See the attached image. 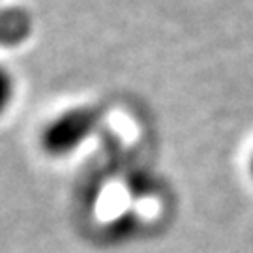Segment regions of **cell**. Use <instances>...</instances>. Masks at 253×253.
<instances>
[{"mask_svg": "<svg viewBox=\"0 0 253 253\" xmlns=\"http://www.w3.org/2000/svg\"><path fill=\"white\" fill-rule=\"evenodd\" d=\"M98 122V113L90 107H73L56 115L40 133V145L51 158H66L88 139Z\"/></svg>", "mask_w": 253, "mask_h": 253, "instance_id": "1", "label": "cell"}, {"mask_svg": "<svg viewBox=\"0 0 253 253\" xmlns=\"http://www.w3.org/2000/svg\"><path fill=\"white\" fill-rule=\"evenodd\" d=\"M17 98V81L9 68L0 64V118H4L13 107Z\"/></svg>", "mask_w": 253, "mask_h": 253, "instance_id": "2", "label": "cell"}, {"mask_svg": "<svg viewBox=\"0 0 253 253\" xmlns=\"http://www.w3.org/2000/svg\"><path fill=\"white\" fill-rule=\"evenodd\" d=\"M252 174H253V158H252Z\"/></svg>", "mask_w": 253, "mask_h": 253, "instance_id": "3", "label": "cell"}]
</instances>
